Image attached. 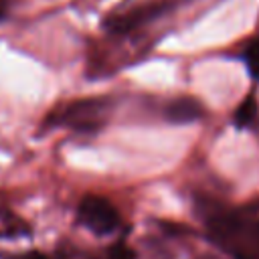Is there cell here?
I'll list each match as a JSON object with an SVG mask.
<instances>
[{
	"label": "cell",
	"instance_id": "6da1fadb",
	"mask_svg": "<svg viewBox=\"0 0 259 259\" xmlns=\"http://www.w3.org/2000/svg\"><path fill=\"white\" fill-rule=\"evenodd\" d=\"M210 237L233 259H259V210L214 208L206 217Z\"/></svg>",
	"mask_w": 259,
	"mask_h": 259
},
{
	"label": "cell",
	"instance_id": "7a4b0ae2",
	"mask_svg": "<svg viewBox=\"0 0 259 259\" xmlns=\"http://www.w3.org/2000/svg\"><path fill=\"white\" fill-rule=\"evenodd\" d=\"M188 0H121L103 18V28L109 34H132L150 22L170 14L176 6Z\"/></svg>",
	"mask_w": 259,
	"mask_h": 259
},
{
	"label": "cell",
	"instance_id": "3957f363",
	"mask_svg": "<svg viewBox=\"0 0 259 259\" xmlns=\"http://www.w3.org/2000/svg\"><path fill=\"white\" fill-rule=\"evenodd\" d=\"M113 101L109 97H81L57 107L49 115L47 125L67 127L77 134H97L105 125Z\"/></svg>",
	"mask_w": 259,
	"mask_h": 259
},
{
	"label": "cell",
	"instance_id": "277c9868",
	"mask_svg": "<svg viewBox=\"0 0 259 259\" xmlns=\"http://www.w3.org/2000/svg\"><path fill=\"white\" fill-rule=\"evenodd\" d=\"M77 219L81 225L97 235H111L121 225L117 208L107 198L97 194H87L81 198L77 206Z\"/></svg>",
	"mask_w": 259,
	"mask_h": 259
},
{
	"label": "cell",
	"instance_id": "5b68a950",
	"mask_svg": "<svg viewBox=\"0 0 259 259\" xmlns=\"http://www.w3.org/2000/svg\"><path fill=\"white\" fill-rule=\"evenodd\" d=\"M164 117L172 123H190L202 117V103L194 97H176L172 99L166 109Z\"/></svg>",
	"mask_w": 259,
	"mask_h": 259
},
{
	"label": "cell",
	"instance_id": "8992f818",
	"mask_svg": "<svg viewBox=\"0 0 259 259\" xmlns=\"http://www.w3.org/2000/svg\"><path fill=\"white\" fill-rule=\"evenodd\" d=\"M257 117H259V105H257V97L255 93H249L235 109V115H233V121L239 130H247V127H253L257 123Z\"/></svg>",
	"mask_w": 259,
	"mask_h": 259
},
{
	"label": "cell",
	"instance_id": "52a82bcc",
	"mask_svg": "<svg viewBox=\"0 0 259 259\" xmlns=\"http://www.w3.org/2000/svg\"><path fill=\"white\" fill-rule=\"evenodd\" d=\"M245 63H247V69H249V73L259 81V36L257 38H253L249 45H247V49H245Z\"/></svg>",
	"mask_w": 259,
	"mask_h": 259
},
{
	"label": "cell",
	"instance_id": "ba28073f",
	"mask_svg": "<svg viewBox=\"0 0 259 259\" xmlns=\"http://www.w3.org/2000/svg\"><path fill=\"white\" fill-rule=\"evenodd\" d=\"M105 259H136V255H134V251H132L127 245L117 243V245H113V247L105 253Z\"/></svg>",
	"mask_w": 259,
	"mask_h": 259
},
{
	"label": "cell",
	"instance_id": "9c48e42d",
	"mask_svg": "<svg viewBox=\"0 0 259 259\" xmlns=\"http://www.w3.org/2000/svg\"><path fill=\"white\" fill-rule=\"evenodd\" d=\"M10 259H47L42 253L38 251H28V253H20V255H12Z\"/></svg>",
	"mask_w": 259,
	"mask_h": 259
},
{
	"label": "cell",
	"instance_id": "30bf717a",
	"mask_svg": "<svg viewBox=\"0 0 259 259\" xmlns=\"http://www.w3.org/2000/svg\"><path fill=\"white\" fill-rule=\"evenodd\" d=\"M8 6H10V0H0V20L8 14Z\"/></svg>",
	"mask_w": 259,
	"mask_h": 259
},
{
	"label": "cell",
	"instance_id": "8fae6325",
	"mask_svg": "<svg viewBox=\"0 0 259 259\" xmlns=\"http://www.w3.org/2000/svg\"><path fill=\"white\" fill-rule=\"evenodd\" d=\"M200 259H214V257H200Z\"/></svg>",
	"mask_w": 259,
	"mask_h": 259
}]
</instances>
